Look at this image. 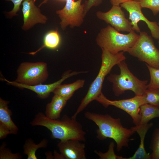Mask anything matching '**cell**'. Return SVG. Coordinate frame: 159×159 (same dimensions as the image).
Listing matches in <instances>:
<instances>
[{
	"mask_svg": "<svg viewBox=\"0 0 159 159\" xmlns=\"http://www.w3.org/2000/svg\"><path fill=\"white\" fill-rule=\"evenodd\" d=\"M84 115L97 126V138L103 140L107 138L114 140L117 144V150L120 151L123 147L128 146L130 137L135 132L132 127L130 129L122 125L120 118H115L110 115L87 111Z\"/></svg>",
	"mask_w": 159,
	"mask_h": 159,
	"instance_id": "6da1fadb",
	"label": "cell"
},
{
	"mask_svg": "<svg viewBox=\"0 0 159 159\" xmlns=\"http://www.w3.org/2000/svg\"><path fill=\"white\" fill-rule=\"evenodd\" d=\"M32 126L44 127L51 132V138L60 141L75 140L85 141L86 133L81 124L76 119L64 115L60 120L47 117L42 112H39L31 122Z\"/></svg>",
	"mask_w": 159,
	"mask_h": 159,
	"instance_id": "7a4b0ae2",
	"label": "cell"
},
{
	"mask_svg": "<svg viewBox=\"0 0 159 159\" xmlns=\"http://www.w3.org/2000/svg\"><path fill=\"white\" fill-rule=\"evenodd\" d=\"M102 50L101 65L98 73L90 84L86 94L72 116L73 118H76L77 115L82 111L90 103L95 100L102 92L101 90L102 84L106 76L110 72L114 66L117 65L126 59L124 52L113 54L106 49H102Z\"/></svg>",
	"mask_w": 159,
	"mask_h": 159,
	"instance_id": "3957f363",
	"label": "cell"
},
{
	"mask_svg": "<svg viewBox=\"0 0 159 159\" xmlns=\"http://www.w3.org/2000/svg\"><path fill=\"white\" fill-rule=\"evenodd\" d=\"M139 36L134 30L127 34H123L108 25L100 30L96 42L102 49L116 54L120 52H126L134 45Z\"/></svg>",
	"mask_w": 159,
	"mask_h": 159,
	"instance_id": "277c9868",
	"label": "cell"
},
{
	"mask_svg": "<svg viewBox=\"0 0 159 159\" xmlns=\"http://www.w3.org/2000/svg\"><path fill=\"white\" fill-rule=\"evenodd\" d=\"M119 74H111L107 80L113 84V90L116 96L124 93L125 91H133L136 96L144 95L148 89V81L141 80L135 76L129 69L125 60L119 63Z\"/></svg>",
	"mask_w": 159,
	"mask_h": 159,
	"instance_id": "5b68a950",
	"label": "cell"
},
{
	"mask_svg": "<svg viewBox=\"0 0 159 159\" xmlns=\"http://www.w3.org/2000/svg\"><path fill=\"white\" fill-rule=\"evenodd\" d=\"M126 52L139 61L159 69V50L155 46L151 36L146 32L141 31L135 44Z\"/></svg>",
	"mask_w": 159,
	"mask_h": 159,
	"instance_id": "8992f818",
	"label": "cell"
},
{
	"mask_svg": "<svg viewBox=\"0 0 159 159\" xmlns=\"http://www.w3.org/2000/svg\"><path fill=\"white\" fill-rule=\"evenodd\" d=\"M15 81L28 85L42 84L47 79L48 73L47 63L43 62H24L20 64L17 70Z\"/></svg>",
	"mask_w": 159,
	"mask_h": 159,
	"instance_id": "52a82bcc",
	"label": "cell"
},
{
	"mask_svg": "<svg viewBox=\"0 0 159 159\" xmlns=\"http://www.w3.org/2000/svg\"><path fill=\"white\" fill-rule=\"evenodd\" d=\"M95 100L106 108L109 105H112L126 112L131 117L135 125H138L140 122V107L145 103L143 96L135 95L132 98L128 99L111 100L107 99L102 92Z\"/></svg>",
	"mask_w": 159,
	"mask_h": 159,
	"instance_id": "ba28073f",
	"label": "cell"
},
{
	"mask_svg": "<svg viewBox=\"0 0 159 159\" xmlns=\"http://www.w3.org/2000/svg\"><path fill=\"white\" fill-rule=\"evenodd\" d=\"M82 0H66L64 7L56 11L61 20L60 24L62 30L68 26L72 28L80 27L83 23L85 16L84 4H81Z\"/></svg>",
	"mask_w": 159,
	"mask_h": 159,
	"instance_id": "9c48e42d",
	"label": "cell"
},
{
	"mask_svg": "<svg viewBox=\"0 0 159 159\" xmlns=\"http://www.w3.org/2000/svg\"><path fill=\"white\" fill-rule=\"evenodd\" d=\"M129 14V19L130 20L132 29L140 33V29L138 23L140 21H144L150 29L152 36L159 41V26L156 21H150L143 14L142 7L137 0H129L120 4Z\"/></svg>",
	"mask_w": 159,
	"mask_h": 159,
	"instance_id": "30bf717a",
	"label": "cell"
},
{
	"mask_svg": "<svg viewBox=\"0 0 159 159\" xmlns=\"http://www.w3.org/2000/svg\"><path fill=\"white\" fill-rule=\"evenodd\" d=\"M96 16L99 19L110 24L118 32H130L133 30L131 21L126 19L120 6L113 5L108 11H98Z\"/></svg>",
	"mask_w": 159,
	"mask_h": 159,
	"instance_id": "8fae6325",
	"label": "cell"
},
{
	"mask_svg": "<svg viewBox=\"0 0 159 159\" xmlns=\"http://www.w3.org/2000/svg\"><path fill=\"white\" fill-rule=\"evenodd\" d=\"M86 72L84 71L71 72V71L69 70L63 74L59 80L53 83L48 84H40L34 85H23L15 81H10L4 78H1V79L6 81L8 84L13 86L19 88H26L30 90L35 92L40 98L45 99L48 97L50 93L53 92L54 90L66 79L73 76Z\"/></svg>",
	"mask_w": 159,
	"mask_h": 159,
	"instance_id": "7c38bea8",
	"label": "cell"
},
{
	"mask_svg": "<svg viewBox=\"0 0 159 159\" xmlns=\"http://www.w3.org/2000/svg\"><path fill=\"white\" fill-rule=\"evenodd\" d=\"M36 0H26L22 3V12L24 24L22 27L24 30H28L37 23L45 24L47 17L42 14L39 9L35 4Z\"/></svg>",
	"mask_w": 159,
	"mask_h": 159,
	"instance_id": "4fadbf2b",
	"label": "cell"
},
{
	"mask_svg": "<svg viewBox=\"0 0 159 159\" xmlns=\"http://www.w3.org/2000/svg\"><path fill=\"white\" fill-rule=\"evenodd\" d=\"M75 140L60 141L57 147L64 159H86L85 144Z\"/></svg>",
	"mask_w": 159,
	"mask_h": 159,
	"instance_id": "5bb4252c",
	"label": "cell"
},
{
	"mask_svg": "<svg viewBox=\"0 0 159 159\" xmlns=\"http://www.w3.org/2000/svg\"><path fill=\"white\" fill-rule=\"evenodd\" d=\"M152 123L135 125L132 127L137 132L140 138V143L138 149L132 157L126 159H150L151 155L146 151L144 147V140L146 134L149 129L153 126Z\"/></svg>",
	"mask_w": 159,
	"mask_h": 159,
	"instance_id": "9a60e30c",
	"label": "cell"
},
{
	"mask_svg": "<svg viewBox=\"0 0 159 159\" xmlns=\"http://www.w3.org/2000/svg\"><path fill=\"white\" fill-rule=\"evenodd\" d=\"M67 101L62 97L54 94L51 102L46 105L45 115L51 119H59L60 117L61 112L65 106Z\"/></svg>",
	"mask_w": 159,
	"mask_h": 159,
	"instance_id": "2e32d148",
	"label": "cell"
},
{
	"mask_svg": "<svg viewBox=\"0 0 159 159\" xmlns=\"http://www.w3.org/2000/svg\"><path fill=\"white\" fill-rule=\"evenodd\" d=\"M8 102L0 98V123L5 125L11 134H16L18 128L11 118L12 112L9 109Z\"/></svg>",
	"mask_w": 159,
	"mask_h": 159,
	"instance_id": "e0dca14e",
	"label": "cell"
},
{
	"mask_svg": "<svg viewBox=\"0 0 159 159\" xmlns=\"http://www.w3.org/2000/svg\"><path fill=\"white\" fill-rule=\"evenodd\" d=\"M85 83L84 80L79 79L70 84H60L53 92L67 101L72 97L75 91L83 87Z\"/></svg>",
	"mask_w": 159,
	"mask_h": 159,
	"instance_id": "ac0fdd59",
	"label": "cell"
},
{
	"mask_svg": "<svg viewBox=\"0 0 159 159\" xmlns=\"http://www.w3.org/2000/svg\"><path fill=\"white\" fill-rule=\"evenodd\" d=\"M140 120L138 125L145 124L152 119L159 117V107L145 103L140 106Z\"/></svg>",
	"mask_w": 159,
	"mask_h": 159,
	"instance_id": "d6986e66",
	"label": "cell"
},
{
	"mask_svg": "<svg viewBox=\"0 0 159 159\" xmlns=\"http://www.w3.org/2000/svg\"><path fill=\"white\" fill-rule=\"evenodd\" d=\"M48 141L43 139L38 144H36L31 139L26 140L24 146V153L27 155V159H37L36 155L37 149L40 148H45L48 144Z\"/></svg>",
	"mask_w": 159,
	"mask_h": 159,
	"instance_id": "ffe728a7",
	"label": "cell"
},
{
	"mask_svg": "<svg viewBox=\"0 0 159 159\" xmlns=\"http://www.w3.org/2000/svg\"><path fill=\"white\" fill-rule=\"evenodd\" d=\"M60 42V38L57 30L48 32L44 38V45L37 51L30 53L31 54H34L37 52L44 47L50 49H54L59 45Z\"/></svg>",
	"mask_w": 159,
	"mask_h": 159,
	"instance_id": "44dd1931",
	"label": "cell"
},
{
	"mask_svg": "<svg viewBox=\"0 0 159 159\" xmlns=\"http://www.w3.org/2000/svg\"><path fill=\"white\" fill-rule=\"evenodd\" d=\"M150 148L152 151L151 159H159V128L155 129L153 132Z\"/></svg>",
	"mask_w": 159,
	"mask_h": 159,
	"instance_id": "7402d4cb",
	"label": "cell"
},
{
	"mask_svg": "<svg viewBox=\"0 0 159 159\" xmlns=\"http://www.w3.org/2000/svg\"><path fill=\"white\" fill-rule=\"evenodd\" d=\"M145 103L159 107V88L147 89L143 96Z\"/></svg>",
	"mask_w": 159,
	"mask_h": 159,
	"instance_id": "603a6c76",
	"label": "cell"
},
{
	"mask_svg": "<svg viewBox=\"0 0 159 159\" xmlns=\"http://www.w3.org/2000/svg\"><path fill=\"white\" fill-rule=\"evenodd\" d=\"M149 72L150 81L148 85V89L159 88V69L151 67L146 64Z\"/></svg>",
	"mask_w": 159,
	"mask_h": 159,
	"instance_id": "cb8c5ba5",
	"label": "cell"
},
{
	"mask_svg": "<svg viewBox=\"0 0 159 159\" xmlns=\"http://www.w3.org/2000/svg\"><path fill=\"white\" fill-rule=\"evenodd\" d=\"M114 143L111 142L110 143L108 147V150L106 152L103 153L96 150L94 151L95 153L100 157V159H126V158L116 155L114 150Z\"/></svg>",
	"mask_w": 159,
	"mask_h": 159,
	"instance_id": "d4e9b609",
	"label": "cell"
},
{
	"mask_svg": "<svg viewBox=\"0 0 159 159\" xmlns=\"http://www.w3.org/2000/svg\"><path fill=\"white\" fill-rule=\"evenodd\" d=\"M142 8L150 9L154 15L159 12V0H137Z\"/></svg>",
	"mask_w": 159,
	"mask_h": 159,
	"instance_id": "484cf974",
	"label": "cell"
},
{
	"mask_svg": "<svg viewBox=\"0 0 159 159\" xmlns=\"http://www.w3.org/2000/svg\"><path fill=\"white\" fill-rule=\"evenodd\" d=\"M4 144L0 148V159H20L21 155L19 153L13 154L8 149L4 147Z\"/></svg>",
	"mask_w": 159,
	"mask_h": 159,
	"instance_id": "4316f807",
	"label": "cell"
},
{
	"mask_svg": "<svg viewBox=\"0 0 159 159\" xmlns=\"http://www.w3.org/2000/svg\"><path fill=\"white\" fill-rule=\"evenodd\" d=\"M102 2V0H87L84 4V14L85 16L93 6H97Z\"/></svg>",
	"mask_w": 159,
	"mask_h": 159,
	"instance_id": "83f0119b",
	"label": "cell"
},
{
	"mask_svg": "<svg viewBox=\"0 0 159 159\" xmlns=\"http://www.w3.org/2000/svg\"><path fill=\"white\" fill-rule=\"evenodd\" d=\"M26 0H6L7 1H11L14 4V7L11 11L8 13V14L10 17L17 15L16 13L19 9L20 6L24 1Z\"/></svg>",
	"mask_w": 159,
	"mask_h": 159,
	"instance_id": "f1b7e54d",
	"label": "cell"
},
{
	"mask_svg": "<svg viewBox=\"0 0 159 159\" xmlns=\"http://www.w3.org/2000/svg\"><path fill=\"white\" fill-rule=\"evenodd\" d=\"M9 134H11V132L9 129L5 125L0 123V139L5 138Z\"/></svg>",
	"mask_w": 159,
	"mask_h": 159,
	"instance_id": "f546056e",
	"label": "cell"
},
{
	"mask_svg": "<svg viewBox=\"0 0 159 159\" xmlns=\"http://www.w3.org/2000/svg\"><path fill=\"white\" fill-rule=\"evenodd\" d=\"M128 0H110V1L112 6H120L122 3Z\"/></svg>",
	"mask_w": 159,
	"mask_h": 159,
	"instance_id": "4dcf8cb0",
	"label": "cell"
},
{
	"mask_svg": "<svg viewBox=\"0 0 159 159\" xmlns=\"http://www.w3.org/2000/svg\"><path fill=\"white\" fill-rule=\"evenodd\" d=\"M48 0H44V1H43L40 4V5H39V6H40L42 5V4H45V3H46L48 1Z\"/></svg>",
	"mask_w": 159,
	"mask_h": 159,
	"instance_id": "1f68e13d",
	"label": "cell"
},
{
	"mask_svg": "<svg viewBox=\"0 0 159 159\" xmlns=\"http://www.w3.org/2000/svg\"><path fill=\"white\" fill-rule=\"evenodd\" d=\"M158 25H159V21H158Z\"/></svg>",
	"mask_w": 159,
	"mask_h": 159,
	"instance_id": "d6a6232c",
	"label": "cell"
},
{
	"mask_svg": "<svg viewBox=\"0 0 159 159\" xmlns=\"http://www.w3.org/2000/svg\"><path fill=\"white\" fill-rule=\"evenodd\" d=\"M158 45H159V41H158Z\"/></svg>",
	"mask_w": 159,
	"mask_h": 159,
	"instance_id": "836d02e7",
	"label": "cell"
},
{
	"mask_svg": "<svg viewBox=\"0 0 159 159\" xmlns=\"http://www.w3.org/2000/svg\"></svg>",
	"mask_w": 159,
	"mask_h": 159,
	"instance_id": "e575fe53",
	"label": "cell"
}]
</instances>
